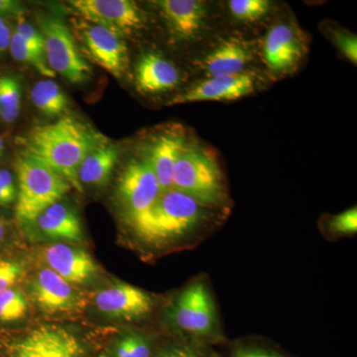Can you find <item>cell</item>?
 Segmentation results:
<instances>
[{"instance_id":"obj_1","label":"cell","mask_w":357,"mask_h":357,"mask_svg":"<svg viewBox=\"0 0 357 357\" xmlns=\"http://www.w3.org/2000/svg\"><path fill=\"white\" fill-rule=\"evenodd\" d=\"M20 142L25 151L83 192L77 180L79 167L89 152L107 140L76 117L63 115L54 123L33 128Z\"/></svg>"},{"instance_id":"obj_2","label":"cell","mask_w":357,"mask_h":357,"mask_svg":"<svg viewBox=\"0 0 357 357\" xmlns=\"http://www.w3.org/2000/svg\"><path fill=\"white\" fill-rule=\"evenodd\" d=\"M208 208L184 192L167 190L131 227L139 238L155 246L178 243L203 231L213 218Z\"/></svg>"},{"instance_id":"obj_3","label":"cell","mask_w":357,"mask_h":357,"mask_svg":"<svg viewBox=\"0 0 357 357\" xmlns=\"http://www.w3.org/2000/svg\"><path fill=\"white\" fill-rule=\"evenodd\" d=\"M172 189L213 210L225 208L229 204L227 185L217 158L195 141H188L176 162Z\"/></svg>"},{"instance_id":"obj_4","label":"cell","mask_w":357,"mask_h":357,"mask_svg":"<svg viewBox=\"0 0 357 357\" xmlns=\"http://www.w3.org/2000/svg\"><path fill=\"white\" fill-rule=\"evenodd\" d=\"M15 170L18 189L15 218L21 225L33 222L48 206L61 202L72 189L62 176L25 150L16 157Z\"/></svg>"},{"instance_id":"obj_5","label":"cell","mask_w":357,"mask_h":357,"mask_svg":"<svg viewBox=\"0 0 357 357\" xmlns=\"http://www.w3.org/2000/svg\"><path fill=\"white\" fill-rule=\"evenodd\" d=\"M309 37L290 16L274 20L257 42L258 58L267 74L282 79L295 74L309 53Z\"/></svg>"},{"instance_id":"obj_6","label":"cell","mask_w":357,"mask_h":357,"mask_svg":"<svg viewBox=\"0 0 357 357\" xmlns=\"http://www.w3.org/2000/svg\"><path fill=\"white\" fill-rule=\"evenodd\" d=\"M70 23V32L82 55L116 79H122L126 77L130 59L123 37L103 26L82 18H72Z\"/></svg>"},{"instance_id":"obj_7","label":"cell","mask_w":357,"mask_h":357,"mask_svg":"<svg viewBox=\"0 0 357 357\" xmlns=\"http://www.w3.org/2000/svg\"><path fill=\"white\" fill-rule=\"evenodd\" d=\"M44 39L45 57L54 73L72 84H82L91 74V65L82 55L70 28L60 18L41 14L37 17Z\"/></svg>"},{"instance_id":"obj_8","label":"cell","mask_w":357,"mask_h":357,"mask_svg":"<svg viewBox=\"0 0 357 357\" xmlns=\"http://www.w3.org/2000/svg\"><path fill=\"white\" fill-rule=\"evenodd\" d=\"M258 58L257 43L239 34H227L204 45L194 61L199 79L232 76L252 69Z\"/></svg>"},{"instance_id":"obj_9","label":"cell","mask_w":357,"mask_h":357,"mask_svg":"<svg viewBox=\"0 0 357 357\" xmlns=\"http://www.w3.org/2000/svg\"><path fill=\"white\" fill-rule=\"evenodd\" d=\"M167 31L178 43L202 44L211 36L215 11L203 0H159L154 2Z\"/></svg>"},{"instance_id":"obj_10","label":"cell","mask_w":357,"mask_h":357,"mask_svg":"<svg viewBox=\"0 0 357 357\" xmlns=\"http://www.w3.org/2000/svg\"><path fill=\"white\" fill-rule=\"evenodd\" d=\"M170 319L181 332L201 338L215 337L218 312L208 285L197 281L183 290L173 304Z\"/></svg>"},{"instance_id":"obj_11","label":"cell","mask_w":357,"mask_h":357,"mask_svg":"<svg viewBox=\"0 0 357 357\" xmlns=\"http://www.w3.org/2000/svg\"><path fill=\"white\" fill-rule=\"evenodd\" d=\"M162 192L153 169L142 154L128 162L117 183V196L131 225L153 206Z\"/></svg>"},{"instance_id":"obj_12","label":"cell","mask_w":357,"mask_h":357,"mask_svg":"<svg viewBox=\"0 0 357 357\" xmlns=\"http://www.w3.org/2000/svg\"><path fill=\"white\" fill-rule=\"evenodd\" d=\"M69 6L76 17L103 26L123 38L139 35L147 27L144 11L130 0H74Z\"/></svg>"},{"instance_id":"obj_13","label":"cell","mask_w":357,"mask_h":357,"mask_svg":"<svg viewBox=\"0 0 357 357\" xmlns=\"http://www.w3.org/2000/svg\"><path fill=\"white\" fill-rule=\"evenodd\" d=\"M263 83L261 75L256 70H248L232 76L202 79L182 93L174 96L167 105L173 107L191 102L236 100L255 93Z\"/></svg>"},{"instance_id":"obj_14","label":"cell","mask_w":357,"mask_h":357,"mask_svg":"<svg viewBox=\"0 0 357 357\" xmlns=\"http://www.w3.org/2000/svg\"><path fill=\"white\" fill-rule=\"evenodd\" d=\"M29 297L49 316L77 314L86 307V296L76 286L47 268L40 269L29 283Z\"/></svg>"},{"instance_id":"obj_15","label":"cell","mask_w":357,"mask_h":357,"mask_svg":"<svg viewBox=\"0 0 357 357\" xmlns=\"http://www.w3.org/2000/svg\"><path fill=\"white\" fill-rule=\"evenodd\" d=\"M7 357H83L79 340L63 328L40 326L7 347Z\"/></svg>"},{"instance_id":"obj_16","label":"cell","mask_w":357,"mask_h":357,"mask_svg":"<svg viewBox=\"0 0 357 357\" xmlns=\"http://www.w3.org/2000/svg\"><path fill=\"white\" fill-rule=\"evenodd\" d=\"M93 304L105 316L122 321L144 318L153 309L149 294L126 283H117L95 294Z\"/></svg>"},{"instance_id":"obj_17","label":"cell","mask_w":357,"mask_h":357,"mask_svg":"<svg viewBox=\"0 0 357 357\" xmlns=\"http://www.w3.org/2000/svg\"><path fill=\"white\" fill-rule=\"evenodd\" d=\"M182 79L178 66L157 51L143 53L134 68V84L141 95H163L175 91Z\"/></svg>"},{"instance_id":"obj_18","label":"cell","mask_w":357,"mask_h":357,"mask_svg":"<svg viewBox=\"0 0 357 357\" xmlns=\"http://www.w3.org/2000/svg\"><path fill=\"white\" fill-rule=\"evenodd\" d=\"M41 251L47 267L72 285H86L98 274V265L84 249L57 243L45 246Z\"/></svg>"},{"instance_id":"obj_19","label":"cell","mask_w":357,"mask_h":357,"mask_svg":"<svg viewBox=\"0 0 357 357\" xmlns=\"http://www.w3.org/2000/svg\"><path fill=\"white\" fill-rule=\"evenodd\" d=\"M187 142L184 129L174 126L160 131L144 147L142 155L153 169L162 191L172 189L174 168Z\"/></svg>"},{"instance_id":"obj_20","label":"cell","mask_w":357,"mask_h":357,"mask_svg":"<svg viewBox=\"0 0 357 357\" xmlns=\"http://www.w3.org/2000/svg\"><path fill=\"white\" fill-rule=\"evenodd\" d=\"M26 227L44 241L81 243L84 238L81 218L70 206L61 202L48 206Z\"/></svg>"},{"instance_id":"obj_21","label":"cell","mask_w":357,"mask_h":357,"mask_svg":"<svg viewBox=\"0 0 357 357\" xmlns=\"http://www.w3.org/2000/svg\"><path fill=\"white\" fill-rule=\"evenodd\" d=\"M121 149L114 143L105 142L89 152L77 170V180L82 187H102L109 182L119 163Z\"/></svg>"},{"instance_id":"obj_22","label":"cell","mask_w":357,"mask_h":357,"mask_svg":"<svg viewBox=\"0 0 357 357\" xmlns=\"http://www.w3.org/2000/svg\"><path fill=\"white\" fill-rule=\"evenodd\" d=\"M33 105L46 116L62 117L69 109V100L63 89L52 79H42L30 91Z\"/></svg>"},{"instance_id":"obj_23","label":"cell","mask_w":357,"mask_h":357,"mask_svg":"<svg viewBox=\"0 0 357 357\" xmlns=\"http://www.w3.org/2000/svg\"><path fill=\"white\" fill-rule=\"evenodd\" d=\"M232 20L243 25H255L267 20L273 11L269 0H229L225 3Z\"/></svg>"},{"instance_id":"obj_24","label":"cell","mask_w":357,"mask_h":357,"mask_svg":"<svg viewBox=\"0 0 357 357\" xmlns=\"http://www.w3.org/2000/svg\"><path fill=\"white\" fill-rule=\"evenodd\" d=\"M21 86L17 77L11 75L0 76V119L6 123H13L21 110Z\"/></svg>"},{"instance_id":"obj_25","label":"cell","mask_w":357,"mask_h":357,"mask_svg":"<svg viewBox=\"0 0 357 357\" xmlns=\"http://www.w3.org/2000/svg\"><path fill=\"white\" fill-rule=\"evenodd\" d=\"M29 312L27 296L22 289L13 287L0 293V325L16 323Z\"/></svg>"},{"instance_id":"obj_26","label":"cell","mask_w":357,"mask_h":357,"mask_svg":"<svg viewBox=\"0 0 357 357\" xmlns=\"http://www.w3.org/2000/svg\"><path fill=\"white\" fill-rule=\"evenodd\" d=\"M11 56L16 62L29 65L34 68L42 76L54 77L53 72L47 64L46 59L41 57L34 50H32L27 44L20 38L17 33L13 31L11 37L10 46H9Z\"/></svg>"},{"instance_id":"obj_27","label":"cell","mask_w":357,"mask_h":357,"mask_svg":"<svg viewBox=\"0 0 357 357\" xmlns=\"http://www.w3.org/2000/svg\"><path fill=\"white\" fill-rule=\"evenodd\" d=\"M323 31L331 42L335 45L340 55L349 61L352 65L357 63V37L342 26L328 22L323 25Z\"/></svg>"},{"instance_id":"obj_28","label":"cell","mask_w":357,"mask_h":357,"mask_svg":"<svg viewBox=\"0 0 357 357\" xmlns=\"http://www.w3.org/2000/svg\"><path fill=\"white\" fill-rule=\"evenodd\" d=\"M26 275L24 263L17 258L0 255V293L15 287Z\"/></svg>"},{"instance_id":"obj_29","label":"cell","mask_w":357,"mask_h":357,"mask_svg":"<svg viewBox=\"0 0 357 357\" xmlns=\"http://www.w3.org/2000/svg\"><path fill=\"white\" fill-rule=\"evenodd\" d=\"M14 32L20 35V38L25 42L32 50L36 52L41 57H45L44 39L38 29L26 21L24 16L17 20Z\"/></svg>"},{"instance_id":"obj_30","label":"cell","mask_w":357,"mask_h":357,"mask_svg":"<svg viewBox=\"0 0 357 357\" xmlns=\"http://www.w3.org/2000/svg\"><path fill=\"white\" fill-rule=\"evenodd\" d=\"M328 227L337 236H351L357 231L356 206L331 218Z\"/></svg>"},{"instance_id":"obj_31","label":"cell","mask_w":357,"mask_h":357,"mask_svg":"<svg viewBox=\"0 0 357 357\" xmlns=\"http://www.w3.org/2000/svg\"><path fill=\"white\" fill-rule=\"evenodd\" d=\"M17 184L13 174L7 169H0V208H8L16 204Z\"/></svg>"},{"instance_id":"obj_32","label":"cell","mask_w":357,"mask_h":357,"mask_svg":"<svg viewBox=\"0 0 357 357\" xmlns=\"http://www.w3.org/2000/svg\"><path fill=\"white\" fill-rule=\"evenodd\" d=\"M126 338L133 357H150L151 351L144 337L137 335H129Z\"/></svg>"},{"instance_id":"obj_33","label":"cell","mask_w":357,"mask_h":357,"mask_svg":"<svg viewBox=\"0 0 357 357\" xmlns=\"http://www.w3.org/2000/svg\"><path fill=\"white\" fill-rule=\"evenodd\" d=\"M25 8L20 2L14 0H0V17L18 18L24 16Z\"/></svg>"},{"instance_id":"obj_34","label":"cell","mask_w":357,"mask_h":357,"mask_svg":"<svg viewBox=\"0 0 357 357\" xmlns=\"http://www.w3.org/2000/svg\"><path fill=\"white\" fill-rule=\"evenodd\" d=\"M13 33L11 26L7 22V20L0 17V58L9 50Z\"/></svg>"},{"instance_id":"obj_35","label":"cell","mask_w":357,"mask_h":357,"mask_svg":"<svg viewBox=\"0 0 357 357\" xmlns=\"http://www.w3.org/2000/svg\"><path fill=\"white\" fill-rule=\"evenodd\" d=\"M11 239V225L6 218L0 215V249L8 244Z\"/></svg>"},{"instance_id":"obj_36","label":"cell","mask_w":357,"mask_h":357,"mask_svg":"<svg viewBox=\"0 0 357 357\" xmlns=\"http://www.w3.org/2000/svg\"><path fill=\"white\" fill-rule=\"evenodd\" d=\"M158 357H206L196 352L188 351V349H176L165 352Z\"/></svg>"},{"instance_id":"obj_37","label":"cell","mask_w":357,"mask_h":357,"mask_svg":"<svg viewBox=\"0 0 357 357\" xmlns=\"http://www.w3.org/2000/svg\"><path fill=\"white\" fill-rule=\"evenodd\" d=\"M236 357H281L275 356V354H268L262 351H256V349H243L237 352Z\"/></svg>"},{"instance_id":"obj_38","label":"cell","mask_w":357,"mask_h":357,"mask_svg":"<svg viewBox=\"0 0 357 357\" xmlns=\"http://www.w3.org/2000/svg\"><path fill=\"white\" fill-rule=\"evenodd\" d=\"M116 357H133L126 337L122 338L117 344Z\"/></svg>"},{"instance_id":"obj_39","label":"cell","mask_w":357,"mask_h":357,"mask_svg":"<svg viewBox=\"0 0 357 357\" xmlns=\"http://www.w3.org/2000/svg\"><path fill=\"white\" fill-rule=\"evenodd\" d=\"M4 150H6V144H4L3 138L0 136V158H1L2 155H3Z\"/></svg>"},{"instance_id":"obj_40","label":"cell","mask_w":357,"mask_h":357,"mask_svg":"<svg viewBox=\"0 0 357 357\" xmlns=\"http://www.w3.org/2000/svg\"><path fill=\"white\" fill-rule=\"evenodd\" d=\"M100 357H107V356H100Z\"/></svg>"}]
</instances>
